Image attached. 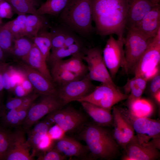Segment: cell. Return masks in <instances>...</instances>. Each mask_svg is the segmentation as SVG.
<instances>
[{
  "label": "cell",
  "instance_id": "cell-1",
  "mask_svg": "<svg viewBox=\"0 0 160 160\" xmlns=\"http://www.w3.org/2000/svg\"><path fill=\"white\" fill-rule=\"evenodd\" d=\"M128 6V0H92V19L97 33L124 37Z\"/></svg>",
  "mask_w": 160,
  "mask_h": 160
},
{
  "label": "cell",
  "instance_id": "cell-2",
  "mask_svg": "<svg viewBox=\"0 0 160 160\" xmlns=\"http://www.w3.org/2000/svg\"><path fill=\"white\" fill-rule=\"evenodd\" d=\"M80 138L87 144L94 158L111 159L119 152V145L107 130L97 124H89L83 128Z\"/></svg>",
  "mask_w": 160,
  "mask_h": 160
},
{
  "label": "cell",
  "instance_id": "cell-3",
  "mask_svg": "<svg viewBox=\"0 0 160 160\" xmlns=\"http://www.w3.org/2000/svg\"><path fill=\"white\" fill-rule=\"evenodd\" d=\"M91 1L92 0H70L59 16L61 24L82 38L89 37L94 30Z\"/></svg>",
  "mask_w": 160,
  "mask_h": 160
},
{
  "label": "cell",
  "instance_id": "cell-4",
  "mask_svg": "<svg viewBox=\"0 0 160 160\" xmlns=\"http://www.w3.org/2000/svg\"><path fill=\"white\" fill-rule=\"evenodd\" d=\"M150 39L136 28L127 29L124 43L127 73L133 72L138 62L147 49Z\"/></svg>",
  "mask_w": 160,
  "mask_h": 160
},
{
  "label": "cell",
  "instance_id": "cell-5",
  "mask_svg": "<svg viewBox=\"0 0 160 160\" xmlns=\"http://www.w3.org/2000/svg\"><path fill=\"white\" fill-rule=\"evenodd\" d=\"M128 96L121 92L117 86L101 83L89 94L77 101L87 102L111 110L115 105L127 99Z\"/></svg>",
  "mask_w": 160,
  "mask_h": 160
},
{
  "label": "cell",
  "instance_id": "cell-6",
  "mask_svg": "<svg viewBox=\"0 0 160 160\" xmlns=\"http://www.w3.org/2000/svg\"><path fill=\"white\" fill-rule=\"evenodd\" d=\"M63 106L57 96L40 95L29 108L26 117L22 124L25 131L45 115L60 109Z\"/></svg>",
  "mask_w": 160,
  "mask_h": 160
},
{
  "label": "cell",
  "instance_id": "cell-7",
  "mask_svg": "<svg viewBox=\"0 0 160 160\" xmlns=\"http://www.w3.org/2000/svg\"><path fill=\"white\" fill-rule=\"evenodd\" d=\"M124 43V37L116 39L110 35L103 51L104 62L113 79L120 68L126 71Z\"/></svg>",
  "mask_w": 160,
  "mask_h": 160
},
{
  "label": "cell",
  "instance_id": "cell-8",
  "mask_svg": "<svg viewBox=\"0 0 160 160\" xmlns=\"http://www.w3.org/2000/svg\"><path fill=\"white\" fill-rule=\"evenodd\" d=\"M160 138L148 142L139 141L134 135L127 144L123 160H155L160 157Z\"/></svg>",
  "mask_w": 160,
  "mask_h": 160
},
{
  "label": "cell",
  "instance_id": "cell-9",
  "mask_svg": "<svg viewBox=\"0 0 160 160\" xmlns=\"http://www.w3.org/2000/svg\"><path fill=\"white\" fill-rule=\"evenodd\" d=\"M82 59L87 64L88 74L92 80L117 86L105 63L100 48L95 47L88 49Z\"/></svg>",
  "mask_w": 160,
  "mask_h": 160
},
{
  "label": "cell",
  "instance_id": "cell-10",
  "mask_svg": "<svg viewBox=\"0 0 160 160\" xmlns=\"http://www.w3.org/2000/svg\"><path fill=\"white\" fill-rule=\"evenodd\" d=\"M88 73L81 79L73 81L59 86L57 97L63 106L77 101L91 92L94 89Z\"/></svg>",
  "mask_w": 160,
  "mask_h": 160
},
{
  "label": "cell",
  "instance_id": "cell-11",
  "mask_svg": "<svg viewBox=\"0 0 160 160\" xmlns=\"http://www.w3.org/2000/svg\"><path fill=\"white\" fill-rule=\"evenodd\" d=\"M121 113L125 119L132 125L139 140L142 142H148L160 138V123L157 120L147 117L133 116L128 112L126 114Z\"/></svg>",
  "mask_w": 160,
  "mask_h": 160
},
{
  "label": "cell",
  "instance_id": "cell-12",
  "mask_svg": "<svg viewBox=\"0 0 160 160\" xmlns=\"http://www.w3.org/2000/svg\"><path fill=\"white\" fill-rule=\"evenodd\" d=\"M46 119L58 125L66 132L80 128L85 119L81 112L70 107L55 110L47 114Z\"/></svg>",
  "mask_w": 160,
  "mask_h": 160
},
{
  "label": "cell",
  "instance_id": "cell-13",
  "mask_svg": "<svg viewBox=\"0 0 160 160\" xmlns=\"http://www.w3.org/2000/svg\"><path fill=\"white\" fill-rule=\"evenodd\" d=\"M17 61V67L24 73L31 83L34 92L40 95L57 96V89L53 82L21 60Z\"/></svg>",
  "mask_w": 160,
  "mask_h": 160
},
{
  "label": "cell",
  "instance_id": "cell-14",
  "mask_svg": "<svg viewBox=\"0 0 160 160\" xmlns=\"http://www.w3.org/2000/svg\"><path fill=\"white\" fill-rule=\"evenodd\" d=\"M160 62V29L150 39L148 46L140 59L133 71L135 76L144 74L159 65Z\"/></svg>",
  "mask_w": 160,
  "mask_h": 160
},
{
  "label": "cell",
  "instance_id": "cell-15",
  "mask_svg": "<svg viewBox=\"0 0 160 160\" xmlns=\"http://www.w3.org/2000/svg\"><path fill=\"white\" fill-rule=\"evenodd\" d=\"M113 137L119 145L125 150L127 144L134 135L132 125L125 119L120 109L113 107Z\"/></svg>",
  "mask_w": 160,
  "mask_h": 160
},
{
  "label": "cell",
  "instance_id": "cell-16",
  "mask_svg": "<svg viewBox=\"0 0 160 160\" xmlns=\"http://www.w3.org/2000/svg\"><path fill=\"white\" fill-rule=\"evenodd\" d=\"M23 129H18L14 132L11 145L5 159V160H32L34 156L31 154V147L26 140Z\"/></svg>",
  "mask_w": 160,
  "mask_h": 160
},
{
  "label": "cell",
  "instance_id": "cell-17",
  "mask_svg": "<svg viewBox=\"0 0 160 160\" xmlns=\"http://www.w3.org/2000/svg\"><path fill=\"white\" fill-rule=\"evenodd\" d=\"M128 0L126 24L127 30L136 28L145 15L156 6L151 0Z\"/></svg>",
  "mask_w": 160,
  "mask_h": 160
},
{
  "label": "cell",
  "instance_id": "cell-18",
  "mask_svg": "<svg viewBox=\"0 0 160 160\" xmlns=\"http://www.w3.org/2000/svg\"><path fill=\"white\" fill-rule=\"evenodd\" d=\"M51 148L56 150L66 157H83L89 150L87 146L82 145L73 138L65 136L60 140L54 141Z\"/></svg>",
  "mask_w": 160,
  "mask_h": 160
},
{
  "label": "cell",
  "instance_id": "cell-19",
  "mask_svg": "<svg viewBox=\"0 0 160 160\" xmlns=\"http://www.w3.org/2000/svg\"><path fill=\"white\" fill-rule=\"evenodd\" d=\"M136 28L148 39L156 35L160 29V4L154 7L145 15Z\"/></svg>",
  "mask_w": 160,
  "mask_h": 160
},
{
  "label": "cell",
  "instance_id": "cell-20",
  "mask_svg": "<svg viewBox=\"0 0 160 160\" xmlns=\"http://www.w3.org/2000/svg\"><path fill=\"white\" fill-rule=\"evenodd\" d=\"M20 60L39 72L49 80L53 82L50 70L47 65V62L34 43L28 53Z\"/></svg>",
  "mask_w": 160,
  "mask_h": 160
},
{
  "label": "cell",
  "instance_id": "cell-21",
  "mask_svg": "<svg viewBox=\"0 0 160 160\" xmlns=\"http://www.w3.org/2000/svg\"><path fill=\"white\" fill-rule=\"evenodd\" d=\"M80 103L85 111L97 125L101 126H107L112 123L113 116L111 110L87 102L82 101Z\"/></svg>",
  "mask_w": 160,
  "mask_h": 160
},
{
  "label": "cell",
  "instance_id": "cell-22",
  "mask_svg": "<svg viewBox=\"0 0 160 160\" xmlns=\"http://www.w3.org/2000/svg\"><path fill=\"white\" fill-rule=\"evenodd\" d=\"M84 55L78 54L73 55L67 59H63L50 63H54L60 68L72 73L82 78L87 74V65L82 59Z\"/></svg>",
  "mask_w": 160,
  "mask_h": 160
},
{
  "label": "cell",
  "instance_id": "cell-23",
  "mask_svg": "<svg viewBox=\"0 0 160 160\" xmlns=\"http://www.w3.org/2000/svg\"><path fill=\"white\" fill-rule=\"evenodd\" d=\"M148 81L143 77L135 76L128 79L124 87L125 94L128 95L127 104L139 99L145 91Z\"/></svg>",
  "mask_w": 160,
  "mask_h": 160
},
{
  "label": "cell",
  "instance_id": "cell-24",
  "mask_svg": "<svg viewBox=\"0 0 160 160\" xmlns=\"http://www.w3.org/2000/svg\"><path fill=\"white\" fill-rule=\"evenodd\" d=\"M87 49H86L83 42L75 43L67 47H63L51 50L47 62L50 63L76 55H85Z\"/></svg>",
  "mask_w": 160,
  "mask_h": 160
},
{
  "label": "cell",
  "instance_id": "cell-25",
  "mask_svg": "<svg viewBox=\"0 0 160 160\" xmlns=\"http://www.w3.org/2000/svg\"><path fill=\"white\" fill-rule=\"evenodd\" d=\"M48 28L41 29L35 36L31 39L47 62L52 49L51 35Z\"/></svg>",
  "mask_w": 160,
  "mask_h": 160
},
{
  "label": "cell",
  "instance_id": "cell-26",
  "mask_svg": "<svg viewBox=\"0 0 160 160\" xmlns=\"http://www.w3.org/2000/svg\"><path fill=\"white\" fill-rule=\"evenodd\" d=\"M13 12L18 15L27 14L38 15L36 11L41 4V0H6Z\"/></svg>",
  "mask_w": 160,
  "mask_h": 160
},
{
  "label": "cell",
  "instance_id": "cell-27",
  "mask_svg": "<svg viewBox=\"0 0 160 160\" xmlns=\"http://www.w3.org/2000/svg\"><path fill=\"white\" fill-rule=\"evenodd\" d=\"M46 27L50 28L43 15L33 14L27 15L26 36L31 39L35 36L41 29Z\"/></svg>",
  "mask_w": 160,
  "mask_h": 160
},
{
  "label": "cell",
  "instance_id": "cell-28",
  "mask_svg": "<svg viewBox=\"0 0 160 160\" xmlns=\"http://www.w3.org/2000/svg\"><path fill=\"white\" fill-rule=\"evenodd\" d=\"M70 0H46L37 9L38 15H50L59 16Z\"/></svg>",
  "mask_w": 160,
  "mask_h": 160
},
{
  "label": "cell",
  "instance_id": "cell-29",
  "mask_svg": "<svg viewBox=\"0 0 160 160\" xmlns=\"http://www.w3.org/2000/svg\"><path fill=\"white\" fill-rule=\"evenodd\" d=\"M129 112L134 116L137 117H147L152 113L153 108L149 100L141 98L134 101L128 105Z\"/></svg>",
  "mask_w": 160,
  "mask_h": 160
},
{
  "label": "cell",
  "instance_id": "cell-30",
  "mask_svg": "<svg viewBox=\"0 0 160 160\" xmlns=\"http://www.w3.org/2000/svg\"><path fill=\"white\" fill-rule=\"evenodd\" d=\"M29 108L8 110L1 118L6 127H17L22 125L25 119Z\"/></svg>",
  "mask_w": 160,
  "mask_h": 160
},
{
  "label": "cell",
  "instance_id": "cell-31",
  "mask_svg": "<svg viewBox=\"0 0 160 160\" xmlns=\"http://www.w3.org/2000/svg\"><path fill=\"white\" fill-rule=\"evenodd\" d=\"M50 74L53 82L59 86L70 81L82 78L74 74L59 67L54 63H50Z\"/></svg>",
  "mask_w": 160,
  "mask_h": 160
},
{
  "label": "cell",
  "instance_id": "cell-32",
  "mask_svg": "<svg viewBox=\"0 0 160 160\" xmlns=\"http://www.w3.org/2000/svg\"><path fill=\"white\" fill-rule=\"evenodd\" d=\"M50 28V32L52 42L51 50L63 47L66 39L73 30L61 23L59 25Z\"/></svg>",
  "mask_w": 160,
  "mask_h": 160
},
{
  "label": "cell",
  "instance_id": "cell-33",
  "mask_svg": "<svg viewBox=\"0 0 160 160\" xmlns=\"http://www.w3.org/2000/svg\"><path fill=\"white\" fill-rule=\"evenodd\" d=\"M40 95L33 92L24 97H9L7 99L5 105L6 109L8 111L29 108Z\"/></svg>",
  "mask_w": 160,
  "mask_h": 160
},
{
  "label": "cell",
  "instance_id": "cell-34",
  "mask_svg": "<svg viewBox=\"0 0 160 160\" xmlns=\"http://www.w3.org/2000/svg\"><path fill=\"white\" fill-rule=\"evenodd\" d=\"M33 44L32 40L26 36L15 39L11 54L21 59L28 53Z\"/></svg>",
  "mask_w": 160,
  "mask_h": 160
},
{
  "label": "cell",
  "instance_id": "cell-35",
  "mask_svg": "<svg viewBox=\"0 0 160 160\" xmlns=\"http://www.w3.org/2000/svg\"><path fill=\"white\" fill-rule=\"evenodd\" d=\"M26 14L18 15L15 19L4 25L12 33L15 39L26 36Z\"/></svg>",
  "mask_w": 160,
  "mask_h": 160
},
{
  "label": "cell",
  "instance_id": "cell-36",
  "mask_svg": "<svg viewBox=\"0 0 160 160\" xmlns=\"http://www.w3.org/2000/svg\"><path fill=\"white\" fill-rule=\"evenodd\" d=\"M14 132L0 127V160H4L11 147Z\"/></svg>",
  "mask_w": 160,
  "mask_h": 160
},
{
  "label": "cell",
  "instance_id": "cell-37",
  "mask_svg": "<svg viewBox=\"0 0 160 160\" xmlns=\"http://www.w3.org/2000/svg\"><path fill=\"white\" fill-rule=\"evenodd\" d=\"M15 38L4 25L0 26V47L5 54H11Z\"/></svg>",
  "mask_w": 160,
  "mask_h": 160
},
{
  "label": "cell",
  "instance_id": "cell-38",
  "mask_svg": "<svg viewBox=\"0 0 160 160\" xmlns=\"http://www.w3.org/2000/svg\"><path fill=\"white\" fill-rule=\"evenodd\" d=\"M10 85L11 92L17 84H21L26 76L24 73L17 67L10 65Z\"/></svg>",
  "mask_w": 160,
  "mask_h": 160
},
{
  "label": "cell",
  "instance_id": "cell-39",
  "mask_svg": "<svg viewBox=\"0 0 160 160\" xmlns=\"http://www.w3.org/2000/svg\"><path fill=\"white\" fill-rule=\"evenodd\" d=\"M38 160H63L66 156L53 148L41 152L37 155Z\"/></svg>",
  "mask_w": 160,
  "mask_h": 160
},
{
  "label": "cell",
  "instance_id": "cell-40",
  "mask_svg": "<svg viewBox=\"0 0 160 160\" xmlns=\"http://www.w3.org/2000/svg\"><path fill=\"white\" fill-rule=\"evenodd\" d=\"M53 124L50 121L45 118L43 121L37 122L32 129L29 130L26 132L28 136L38 132L47 133L49 129Z\"/></svg>",
  "mask_w": 160,
  "mask_h": 160
},
{
  "label": "cell",
  "instance_id": "cell-41",
  "mask_svg": "<svg viewBox=\"0 0 160 160\" xmlns=\"http://www.w3.org/2000/svg\"><path fill=\"white\" fill-rule=\"evenodd\" d=\"M14 13L11 5L7 1L5 0L0 1V17L11 18Z\"/></svg>",
  "mask_w": 160,
  "mask_h": 160
},
{
  "label": "cell",
  "instance_id": "cell-42",
  "mask_svg": "<svg viewBox=\"0 0 160 160\" xmlns=\"http://www.w3.org/2000/svg\"><path fill=\"white\" fill-rule=\"evenodd\" d=\"M66 132L60 127L55 124L50 128L47 133L52 139L55 141L63 138Z\"/></svg>",
  "mask_w": 160,
  "mask_h": 160
},
{
  "label": "cell",
  "instance_id": "cell-43",
  "mask_svg": "<svg viewBox=\"0 0 160 160\" xmlns=\"http://www.w3.org/2000/svg\"><path fill=\"white\" fill-rule=\"evenodd\" d=\"M10 65L4 62L3 64L2 76L4 89L8 92H11L10 85Z\"/></svg>",
  "mask_w": 160,
  "mask_h": 160
},
{
  "label": "cell",
  "instance_id": "cell-44",
  "mask_svg": "<svg viewBox=\"0 0 160 160\" xmlns=\"http://www.w3.org/2000/svg\"><path fill=\"white\" fill-rule=\"evenodd\" d=\"M54 140L51 138L47 133L42 138L41 141L38 148V152L39 153L51 149L53 145Z\"/></svg>",
  "mask_w": 160,
  "mask_h": 160
},
{
  "label": "cell",
  "instance_id": "cell-45",
  "mask_svg": "<svg viewBox=\"0 0 160 160\" xmlns=\"http://www.w3.org/2000/svg\"><path fill=\"white\" fill-rule=\"evenodd\" d=\"M150 84V90L153 94L160 90V75L159 73L151 79Z\"/></svg>",
  "mask_w": 160,
  "mask_h": 160
},
{
  "label": "cell",
  "instance_id": "cell-46",
  "mask_svg": "<svg viewBox=\"0 0 160 160\" xmlns=\"http://www.w3.org/2000/svg\"><path fill=\"white\" fill-rule=\"evenodd\" d=\"M15 97H22L29 94L24 89L21 84L17 85L13 91Z\"/></svg>",
  "mask_w": 160,
  "mask_h": 160
},
{
  "label": "cell",
  "instance_id": "cell-47",
  "mask_svg": "<svg viewBox=\"0 0 160 160\" xmlns=\"http://www.w3.org/2000/svg\"><path fill=\"white\" fill-rule=\"evenodd\" d=\"M159 65L154 68L147 71L143 75V77L148 81L151 80L159 73Z\"/></svg>",
  "mask_w": 160,
  "mask_h": 160
},
{
  "label": "cell",
  "instance_id": "cell-48",
  "mask_svg": "<svg viewBox=\"0 0 160 160\" xmlns=\"http://www.w3.org/2000/svg\"><path fill=\"white\" fill-rule=\"evenodd\" d=\"M21 84L29 94L34 91V88L30 81L26 77L23 81Z\"/></svg>",
  "mask_w": 160,
  "mask_h": 160
},
{
  "label": "cell",
  "instance_id": "cell-49",
  "mask_svg": "<svg viewBox=\"0 0 160 160\" xmlns=\"http://www.w3.org/2000/svg\"><path fill=\"white\" fill-rule=\"evenodd\" d=\"M4 62L0 63V95H2V94L4 89L3 84L2 72Z\"/></svg>",
  "mask_w": 160,
  "mask_h": 160
},
{
  "label": "cell",
  "instance_id": "cell-50",
  "mask_svg": "<svg viewBox=\"0 0 160 160\" xmlns=\"http://www.w3.org/2000/svg\"><path fill=\"white\" fill-rule=\"evenodd\" d=\"M6 111V109L5 105L3 103L2 95H0V118L2 117Z\"/></svg>",
  "mask_w": 160,
  "mask_h": 160
},
{
  "label": "cell",
  "instance_id": "cell-51",
  "mask_svg": "<svg viewBox=\"0 0 160 160\" xmlns=\"http://www.w3.org/2000/svg\"><path fill=\"white\" fill-rule=\"evenodd\" d=\"M153 95L154 99L159 105L160 104V90H159Z\"/></svg>",
  "mask_w": 160,
  "mask_h": 160
},
{
  "label": "cell",
  "instance_id": "cell-52",
  "mask_svg": "<svg viewBox=\"0 0 160 160\" xmlns=\"http://www.w3.org/2000/svg\"><path fill=\"white\" fill-rule=\"evenodd\" d=\"M5 54L0 47V63L5 62Z\"/></svg>",
  "mask_w": 160,
  "mask_h": 160
},
{
  "label": "cell",
  "instance_id": "cell-53",
  "mask_svg": "<svg viewBox=\"0 0 160 160\" xmlns=\"http://www.w3.org/2000/svg\"><path fill=\"white\" fill-rule=\"evenodd\" d=\"M152 4L155 6L159 4L160 0H151Z\"/></svg>",
  "mask_w": 160,
  "mask_h": 160
},
{
  "label": "cell",
  "instance_id": "cell-54",
  "mask_svg": "<svg viewBox=\"0 0 160 160\" xmlns=\"http://www.w3.org/2000/svg\"><path fill=\"white\" fill-rule=\"evenodd\" d=\"M2 23V18L0 17V26Z\"/></svg>",
  "mask_w": 160,
  "mask_h": 160
},
{
  "label": "cell",
  "instance_id": "cell-55",
  "mask_svg": "<svg viewBox=\"0 0 160 160\" xmlns=\"http://www.w3.org/2000/svg\"><path fill=\"white\" fill-rule=\"evenodd\" d=\"M3 0H5V1H6V0H0V1H3Z\"/></svg>",
  "mask_w": 160,
  "mask_h": 160
}]
</instances>
